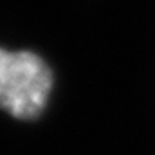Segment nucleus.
Returning <instances> with one entry per match:
<instances>
[{"label":"nucleus","mask_w":155,"mask_h":155,"mask_svg":"<svg viewBox=\"0 0 155 155\" xmlns=\"http://www.w3.org/2000/svg\"><path fill=\"white\" fill-rule=\"evenodd\" d=\"M51 85L52 74L40 56L0 49V108L18 119H33L45 107Z\"/></svg>","instance_id":"1"}]
</instances>
